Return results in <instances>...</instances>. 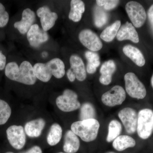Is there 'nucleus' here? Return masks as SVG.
<instances>
[{
	"label": "nucleus",
	"instance_id": "obj_38",
	"mask_svg": "<svg viewBox=\"0 0 153 153\" xmlns=\"http://www.w3.org/2000/svg\"><path fill=\"white\" fill-rule=\"evenodd\" d=\"M105 153H116L115 152H107Z\"/></svg>",
	"mask_w": 153,
	"mask_h": 153
},
{
	"label": "nucleus",
	"instance_id": "obj_6",
	"mask_svg": "<svg viewBox=\"0 0 153 153\" xmlns=\"http://www.w3.org/2000/svg\"><path fill=\"white\" fill-rule=\"evenodd\" d=\"M56 103L58 108L63 112L74 111L81 107L76 92L69 89H65L63 94L57 97Z\"/></svg>",
	"mask_w": 153,
	"mask_h": 153
},
{
	"label": "nucleus",
	"instance_id": "obj_1",
	"mask_svg": "<svg viewBox=\"0 0 153 153\" xmlns=\"http://www.w3.org/2000/svg\"><path fill=\"white\" fill-rule=\"evenodd\" d=\"M4 72L9 79L25 85H34L36 81L33 66L26 60L23 61L20 66L16 62H10L6 65Z\"/></svg>",
	"mask_w": 153,
	"mask_h": 153
},
{
	"label": "nucleus",
	"instance_id": "obj_24",
	"mask_svg": "<svg viewBox=\"0 0 153 153\" xmlns=\"http://www.w3.org/2000/svg\"><path fill=\"white\" fill-rule=\"evenodd\" d=\"M85 55L87 60L86 71L88 74H94L100 64L99 56L97 53L89 51L85 52Z\"/></svg>",
	"mask_w": 153,
	"mask_h": 153
},
{
	"label": "nucleus",
	"instance_id": "obj_18",
	"mask_svg": "<svg viewBox=\"0 0 153 153\" xmlns=\"http://www.w3.org/2000/svg\"><path fill=\"white\" fill-rule=\"evenodd\" d=\"M45 124V121L42 118L30 121L25 125V133L30 137H38L41 135Z\"/></svg>",
	"mask_w": 153,
	"mask_h": 153
},
{
	"label": "nucleus",
	"instance_id": "obj_12",
	"mask_svg": "<svg viewBox=\"0 0 153 153\" xmlns=\"http://www.w3.org/2000/svg\"><path fill=\"white\" fill-rule=\"evenodd\" d=\"M27 38L32 47L38 48L48 41L49 36L47 32L41 29L38 25L34 24L27 33Z\"/></svg>",
	"mask_w": 153,
	"mask_h": 153
},
{
	"label": "nucleus",
	"instance_id": "obj_9",
	"mask_svg": "<svg viewBox=\"0 0 153 153\" xmlns=\"http://www.w3.org/2000/svg\"><path fill=\"white\" fill-rule=\"evenodd\" d=\"M6 133L9 143L14 149L20 150L25 146L26 137L23 126H11L7 129Z\"/></svg>",
	"mask_w": 153,
	"mask_h": 153
},
{
	"label": "nucleus",
	"instance_id": "obj_11",
	"mask_svg": "<svg viewBox=\"0 0 153 153\" xmlns=\"http://www.w3.org/2000/svg\"><path fill=\"white\" fill-rule=\"evenodd\" d=\"M81 44L91 52H97L102 48V44L95 33L89 29L82 30L79 34Z\"/></svg>",
	"mask_w": 153,
	"mask_h": 153
},
{
	"label": "nucleus",
	"instance_id": "obj_22",
	"mask_svg": "<svg viewBox=\"0 0 153 153\" xmlns=\"http://www.w3.org/2000/svg\"><path fill=\"white\" fill-rule=\"evenodd\" d=\"M135 140L133 138L126 135H120L113 141L112 146L116 150L119 152L124 151L129 148L136 146Z\"/></svg>",
	"mask_w": 153,
	"mask_h": 153
},
{
	"label": "nucleus",
	"instance_id": "obj_29",
	"mask_svg": "<svg viewBox=\"0 0 153 153\" xmlns=\"http://www.w3.org/2000/svg\"><path fill=\"white\" fill-rule=\"evenodd\" d=\"M12 110L8 103L0 99V125L5 124L10 117Z\"/></svg>",
	"mask_w": 153,
	"mask_h": 153
},
{
	"label": "nucleus",
	"instance_id": "obj_28",
	"mask_svg": "<svg viewBox=\"0 0 153 153\" xmlns=\"http://www.w3.org/2000/svg\"><path fill=\"white\" fill-rule=\"evenodd\" d=\"M108 20V15L100 7H96L94 10V23L96 27L100 28L106 24Z\"/></svg>",
	"mask_w": 153,
	"mask_h": 153
},
{
	"label": "nucleus",
	"instance_id": "obj_17",
	"mask_svg": "<svg viewBox=\"0 0 153 153\" xmlns=\"http://www.w3.org/2000/svg\"><path fill=\"white\" fill-rule=\"evenodd\" d=\"M116 70V65L113 60H109L104 62L100 68L101 76L99 81L101 84L108 85L112 81V76Z\"/></svg>",
	"mask_w": 153,
	"mask_h": 153
},
{
	"label": "nucleus",
	"instance_id": "obj_14",
	"mask_svg": "<svg viewBox=\"0 0 153 153\" xmlns=\"http://www.w3.org/2000/svg\"><path fill=\"white\" fill-rule=\"evenodd\" d=\"M36 18L35 13L30 8H26L22 13V20L14 23V27L21 34H26L33 25Z\"/></svg>",
	"mask_w": 153,
	"mask_h": 153
},
{
	"label": "nucleus",
	"instance_id": "obj_20",
	"mask_svg": "<svg viewBox=\"0 0 153 153\" xmlns=\"http://www.w3.org/2000/svg\"><path fill=\"white\" fill-rule=\"evenodd\" d=\"M80 146V142L77 136L72 131H66L65 136L63 151L66 153H75L78 150Z\"/></svg>",
	"mask_w": 153,
	"mask_h": 153
},
{
	"label": "nucleus",
	"instance_id": "obj_37",
	"mask_svg": "<svg viewBox=\"0 0 153 153\" xmlns=\"http://www.w3.org/2000/svg\"><path fill=\"white\" fill-rule=\"evenodd\" d=\"M5 153H14L13 152H6Z\"/></svg>",
	"mask_w": 153,
	"mask_h": 153
},
{
	"label": "nucleus",
	"instance_id": "obj_31",
	"mask_svg": "<svg viewBox=\"0 0 153 153\" xmlns=\"http://www.w3.org/2000/svg\"><path fill=\"white\" fill-rule=\"evenodd\" d=\"M9 21V15L5 7L0 3V28H3L7 25Z\"/></svg>",
	"mask_w": 153,
	"mask_h": 153
},
{
	"label": "nucleus",
	"instance_id": "obj_36",
	"mask_svg": "<svg viewBox=\"0 0 153 153\" xmlns=\"http://www.w3.org/2000/svg\"><path fill=\"white\" fill-rule=\"evenodd\" d=\"M151 85H152V87L153 88V74L152 76V78H151Z\"/></svg>",
	"mask_w": 153,
	"mask_h": 153
},
{
	"label": "nucleus",
	"instance_id": "obj_34",
	"mask_svg": "<svg viewBox=\"0 0 153 153\" xmlns=\"http://www.w3.org/2000/svg\"><path fill=\"white\" fill-rule=\"evenodd\" d=\"M21 153H42V151L40 147L34 146L26 152Z\"/></svg>",
	"mask_w": 153,
	"mask_h": 153
},
{
	"label": "nucleus",
	"instance_id": "obj_26",
	"mask_svg": "<svg viewBox=\"0 0 153 153\" xmlns=\"http://www.w3.org/2000/svg\"><path fill=\"white\" fill-rule=\"evenodd\" d=\"M121 124L118 121L112 120L108 125V133L106 137V141L111 143L119 136L122 131Z\"/></svg>",
	"mask_w": 153,
	"mask_h": 153
},
{
	"label": "nucleus",
	"instance_id": "obj_33",
	"mask_svg": "<svg viewBox=\"0 0 153 153\" xmlns=\"http://www.w3.org/2000/svg\"><path fill=\"white\" fill-rule=\"evenodd\" d=\"M7 58L5 55L3 54L0 50V70H3L5 69L6 66Z\"/></svg>",
	"mask_w": 153,
	"mask_h": 153
},
{
	"label": "nucleus",
	"instance_id": "obj_19",
	"mask_svg": "<svg viewBox=\"0 0 153 153\" xmlns=\"http://www.w3.org/2000/svg\"><path fill=\"white\" fill-rule=\"evenodd\" d=\"M124 54L128 57L137 66L142 67L146 63L143 53L139 49L131 45L124 46L123 49Z\"/></svg>",
	"mask_w": 153,
	"mask_h": 153
},
{
	"label": "nucleus",
	"instance_id": "obj_21",
	"mask_svg": "<svg viewBox=\"0 0 153 153\" xmlns=\"http://www.w3.org/2000/svg\"><path fill=\"white\" fill-rule=\"evenodd\" d=\"M70 6L71 9L68 18L74 22H79L82 19V14L85 12V4L80 0H72Z\"/></svg>",
	"mask_w": 153,
	"mask_h": 153
},
{
	"label": "nucleus",
	"instance_id": "obj_3",
	"mask_svg": "<svg viewBox=\"0 0 153 153\" xmlns=\"http://www.w3.org/2000/svg\"><path fill=\"white\" fill-rule=\"evenodd\" d=\"M100 124L96 119L75 122L71 124V130L85 142L93 141L96 139Z\"/></svg>",
	"mask_w": 153,
	"mask_h": 153
},
{
	"label": "nucleus",
	"instance_id": "obj_10",
	"mask_svg": "<svg viewBox=\"0 0 153 153\" xmlns=\"http://www.w3.org/2000/svg\"><path fill=\"white\" fill-rule=\"evenodd\" d=\"M118 117L128 133L132 134L137 131L138 114L134 109L129 107L124 108L119 112Z\"/></svg>",
	"mask_w": 153,
	"mask_h": 153
},
{
	"label": "nucleus",
	"instance_id": "obj_27",
	"mask_svg": "<svg viewBox=\"0 0 153 153\" xmlns=\"http://www.w3.org/2000/svg\"><path fill=\"white\" fill-rule=\"evenodd\" d=\"M96 111L93 105L90 102H85L80 107L79 119L80 120L95 119Z\"/></svg>",
	"mask_w": 153,
	"mask_h": 153
},
{
	"label": "nucleus",
	"instance_id": "obj_13",
	"mask_svg": "<svg viewBox=\"0 0 153 153\" xmlns=\"http://www.w3.org/2000/svg\"><path fill=\"white\" fill-rule=\"evenodd\" d=\"M37 16L40 18L42 29L45 32L52 29L58 19L57 14L52 12L47 6L41 7L37 11Z\"/></svg>",
	"mask_w": 153,
	"mask_h": 153
},
{
	"label": "nucleus",
	"instance_id": "obj_32",
	"mask_svg": "<svg viewBox=\"0 0 153 153\" xmlns=\"http://www.w3.org/2000/svg\"><path fill=\"white\" fill-rule=\"evenodd\" d=\"M148 17L151 30L153 34V4L150 7L148 10Z\"/></svg>",
	"mask_w": 153,
	"mask_h": 153
},
{
	"label": "nucleus",
	"instance_id": "obj_2",
	"mask_svg": "<svg viewBox=\"0 0 153 153\" xmlns=\"http://www.w3.org/2000/svg\"><path fill=\"white\" fill-rule=\"evenodd\" d=\"M33 68L36 78L43 82H49L52 75L60 79L65 74L64 63L58 58L52 59L45 63H36Z\"/></svg>",
	"mask_w": 153,
	"mask_h": 153
},
{
	"label": "nucleus",
	"instance_id": "obj_16",
	"mask_svg": "<svg viewBox=\"0 0 153 153\" xmlns=\"http://www.w3.org/2000/svg\"><path fill=\"white\" fill-rule=\"evenodd\" d=\"M71 69L75 74L76 78L79 81H83L86 78L85 65L81 57L78 55H72L70 57Z\"/></svg>",
	"mask_w": 153,
	"mask_h": 153
},
{
	"label": "nucleus",
	"instance_id": "obj_7",
	"mask_svg": "<svg viewBox=\"0 0 153 153\" xmlns=\"http://www.w3.org/2000/svg\"><path fill=\"white\" fill-rule=\"evenodd\" d=\"M126 10L134 27L138 28L142 27L146 20L147 15L140 4L134 1L128 2L126 4Z\"/></svg>",
	"mask_w": 153,
	"mask_h": 153
},
{
	"label": "nucleus",
	"instance_id": "obj_5",
	"mask_svg": "<svg viewBox=\"0 0 153 153\" xmlns=\"http://www.w3.org/2000/svg\"><path fill=\"white\" fill-rule=\"evenodd\" d=\"M125 88L127 93L132 98L143 99L147 94L145 85L134 73L128 72L124 76Z\"/></svg>",
	"mask_w": 153,
	"mask_h": 153
},
{
	"label": "nucleus",
	"instance_id": "obj_25",
	"mask_svg": "<svg viewBox=\"0 0 153 153\" xmlns=\"http://www.w3.org/2000/svg\"><path fill=\"white\" fill-rule=\"evenodd\" d=\"M120 26V21L118 20L116 21L102 32L100 34V38L105 42H111L117 36Z\"/></svg>",
	"mask_w": 153,
	"mask_h": 153
},
{
	"label": "nucleus",
	"instance_id": "obj_23",
	"mask_svg": "<svg viewBox=\"0 0 153 153\" xmlns=\"http://www.w3.org/2000/svg\"><path fill=\"white\" fill-rule=\"evenodd\" d=\"M62 128L57 123L52 125L47 137V141L50 146H54L60 142L62 136Z\"/></svg>",
	"mask_w": 153,
	"mask_h": 153
},
{
	"label": "nucleus",
	"instance_id": "obj_8",
	"mask_svg": "<svg viewBox=\"0 0 153 153\" xmlns=\"http://www.w3.org/2000/svg\"><path fill=\"white\" fill-rule=\"evenodd\" d=\"M126 97V91L123 88L117 85L103 94L101 100L105 105L114 107L122 104L125 100Z\"/></svg>",
	"mask_w": 153,
	"mask_h": 153
},
{
	"label": "nucleus",
	"instance_id": "obj_4",
	"mask_svg": "<svg viewBox=\"0 0 153 153\" xmlns=\"http://www.w3.org/2000/svg\"><path fill=\"white\" fill-rule=\"evenodd\" d=\"M137 132L139 137L146 140L153 131V111L149 108L141 110L138 114Z\"/></svg>",
	"mask_w": 153,
	"mask_h": 153
},
{
	"label": "nucleus",
	"instance_id": "obj_39",
	"mask_svg": "<svg viewBox=\"0 0 153 153\" xmlns=\"http://www.w3.org/2000/svg\"><path fill=\"white\" fill-rule=\"evenodd\" d=\"M66 153V152H58V153Z\"/></svg>",
	"mask_w": 153,
	"mask_h": 153
},
{
	"label": "nucleus",
	"instance_id": "obj_15",
	"mask_svg": "<svg viewBox=\"0 0 153 153\" xmlns=\"http://www.w3.org/2000/svg\"><path fill=\"white\" fill-rule=\"evenodd\" d=\"M118 41L130 40L134 43H138V34L132 23L126 22L120 28L117 35Z\"/></svg>",
	"mask_w": 153,
	"mask_h": 153
},
{
	"label": "nucleus",
	"instance_id": "obj_35",
	"mask_svg": "<svg viewBox=\"0 0 153 153\" xmlns=\"http://www.w3.org/2000/svg\"><path fill=\"white\" fill-rule=\"evenodd\" d=\"M66 74H67V77H68L69 81L71 82H74L75 79H76V76H75V74H74V72L72 71L71 68H69Z\"/></svg>",
	"mask_w": 153,
	"mask_h": 153
},
{
	"label": "nucleus",
	"instance_id": "obj_30",
	"mask_svg": "<svg viewBox=\"0 0 153 153\" xmlns=\"http://www.w3.org/2000/svg\"><path fill=\"white\" fill-rule=\"evenodd\" d=\"M96 2L99 7L103 6L105 10H110L114 9L118 5L120 1L117 0H97Z\"/></svg>",
	"mask_w": 153,
	"mask_h": 153
}]
</instances>
